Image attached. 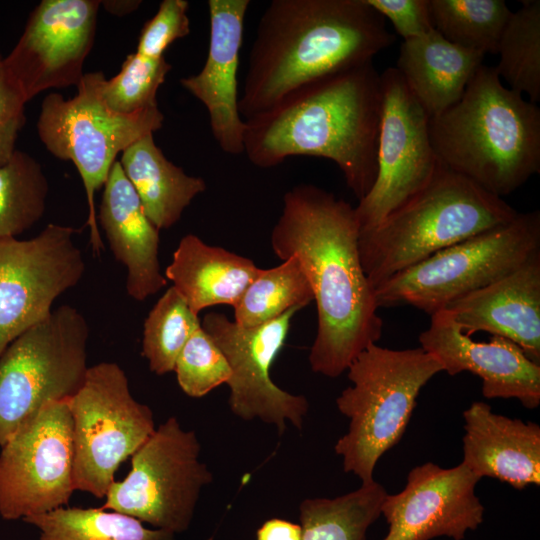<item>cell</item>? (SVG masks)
Instances as JSON below:
<instances>
[{
    "mask_svg": "<svg viewBox=\"0 0 540 540\" xmlns=\"http://www.w3.org/2000/svg\"><path fill=\"white\" fill-rule=\"evenodd\" d=\"M355 208L312 184L283 196L270 243L282 261L295 256L317 310V331L308 361L313 372L336 378L382 336L374 289L360 260Z\"/></svg>",
    "mask_w": 540,
    "mask_h": 540,
    "instance_id": "obj_1",
    "label": "cell"
},
{
    "mask_svg": "<svg viewBox=\"0 0 540 540\" xmlns=\"http://www.w3.org/2000/svg\"><path fill=\"white\" fill-rule=\"evenodd\" d=\"M381 104L373 63L323 76L245 120L243 153L264 169L292 156L329 159L359 201L377 176Z\"/></svg>",
    "mask_w": 540,
    "mask_h": 540,
    "instance_id": "obj_2",
    "label": "cell"
},
{
    "mask_svg": "<svg viewBox=\"0 0 540 540\" xmlns=\"http://www.w3.org/2000/svg\"><path fill=\"white\" fill-rule=\"evenodd\" d=\"M395 40L366 0H273L257 26L239 113L250 119L308 82L372 63Z\"/></svg>",
    "mask_w": 540,
    "mask_h": 540,
    "instance_id": "obj_3",
    "label": "cell"
},
{
    "mask_svg": "<svg viewBox=\"0 0 540 540\" xmlns=\"http://www.w3.org/2000/svg\"><path fill=\"white\" fill-rule=\"evenodd\" d=\"M438 161L503 197L540 172V110L481 65L461 99L430 118Z\"/></svg>",
    "mask_w": 540,
    "mask_h": 540,
    "instance_id": "obj_4",
    "label": "cell"
},
{
    "mask_svg": "<svg viewBox=\"0 0 540 540\" xmlns=\"http://www.w3.org/2000/svg\"><path fill=\"white\" fill-rule=\"evenodd\" d=\"M519 212L440 162L431 180L375 227L359 233L363 271L375 290L433 254L513 220Z\"/></svg>",
    "mask_w": 540,
    "mask_h": 540,
    "instance_id": "obj_5",
    "label": "cell"
},
{
    "mask_svg": "<svg viewBox=\"0 0 540 540\" xmlns=\"http://www.w3.org/2000/svg\"><path fill=\"white\" fill-rule=\"evenodd\" d=\"M442 366L421 347L389 349L369 345L347 369L350 386L336 398L348 418L347 432L334 445L345 473L374 481L379 459L402 438L417 397Z\"/></svg>",
    "mask_w": 540,
    "mask_h": 540,
    "instance_id": "obj_6",
    "label": "cell"
},
{
    "mask_svg": "<svg viewBox=\"0 0 540 540\" xmlns=\"http://www.w3.org/2000/svg\"><path fill=\"white\" fill-rule=\"evenodd\" d=\"M102 72L85 73L77 94L65 99L49 93L41 104L37 132L46 149L61 160L71 161L85 189L90 228V245L100 256L104 243L96 218L95 193L103 188L109 170L132 143L159 130L164 115L158 105L132 114L111 110L104 102Z\"/></svg>",
    "mask_w": 540,
    "mask_h": 540,
    "instance_id": "obj_7",
    "label": "cell"
},
{
    "mask_svg": "<svg viewBox=\"0 0 540 540\" xmlns=\"http://www.w3.org/2000/svg\"><path fill=\"white\" fill-rule=\"evenodd\" d=\"M540 254V212L447 247L395 274L374 290L378 308L410 305L429 315L507 276Z\"/></svg>",
    "mask_w": 540,
    "mask_h": 540,
    "instance_id": "obj_8",
    "label": "cell"
},
{
    "mask_svg": "<svg viewBox=\"0 0 540 540\" xmlns=\"http://www.w3.org/2000/svg\"><path fill=\"white\" fill-rule=\"evenodd\" d=\"M89 326L62 305L0 355V447L48 401L69 399L86 375Z\"/></svg>",
    "mask_w": 540,
    "mask_h": 540,
    "instance_id": "obj_9",
    "label": "cell"
},
{
    "mask_svg": "<svg viewBox=\"0 0 540 540\" xmlns=\"http://www.w3.org/2000/svg\"><path fill=\"white\" fill-rule=\"evenodd\" d=\"M68 404L75 490L105 498L121 463L155 431L153 412L132 396L126 373L114 362L89 366Z\"/></svg>",
    "mask_w": 540,
    "mask_h": 540,
    "instance_id": "obj_10",
    "label": "cell"
},
{
    "mask_svg": "<svg viewBox=\"0 0 540 540\" xmlns=\"http://www.w3.org/2000/svg\"><path fill=\"white\" fill-rule=\"evenodd\" d=\"M200 454L196 433L169 417L131 456L129 473L111 484L101 508L176 535L185 532L203 488L213 481Z\"/></svg>",
    "mask_w": 540,
    "mask_h": 540,
    "instance_id": "obj_11",
    "label": "cell"
},
{
    "mask_svg": "<svg viewBox=\"0 0 540 540\" xmlns=\"http://www.w3.org/2000/svg\"><path fill=\"white\" fill-rule=\"evenodd\" d=\"M73 467L68 399L48 401L1 447L0 516L24 520L65 507Z\"/></svg>",
    "mask_w": 540,
    "mask_h": 540,
    "instance_id": "obj_12",
    "label": "cell"
},
{
    "mask_svg": "<svg viewBox=\"0 0 540 540\" xmlns=\"http://www.w3.org/2000/svg\"><path fill=\"white\" fill-rule=\"evenodd\" d=\"M380 79L377 176L354 207L359 233L375 227L421 190L439 166L430 140V116L396 68H387Z\"/></svg>",
    "mask_w": 540,
    "mask_h": 540,
    "instance_id": "obj_13",
    "label": "cell"
},
{
    "mask_svg": "<svg viewBox=\"0 0 540 540\" xmlns=\"http://www.w3.org/2000/svg\"><path fill=\"white\" fill-rule=\"evenodd\" d=\"M293 307L277 318L255 327H242L219 312L207 313L201 321L204 331L224 354L231 377L228 406L244 421L258 419L283 434L290 423L301 430L309 410L305 396L278 387L271 379L272 364L285 344Z\"/></svg>",
    "mask_w": 540,
    "mask_h": 540,
    "instance_id": "obj_14",
    "label": "cell"
},
{
    "mask_svg": "<svg viewBox=\"0 0 540 540\" xmlns=\"http://www.w3.org/2000/svg\"><path fill=\"white\" fill-rule=\"evenodd\" d=\"M76 232L50 223L31 239L0 240V355L82 279L85 260L73 240Z\"/></svg>",
    "mask_w": 540,
    "mask_h": 540,
    "instance_id": "obj_15",
    "label": "cell"
},
{
    "mask_svg": "<svg viewBox=\"0 0 540 540\" xmlns=\"http://www.w3.org/2000/svg\"><path fill=\"white\" fill-rule=\"evenodd\" d=\"M99 0H43L4 57L10 77L28 102L39 93L77 86L95 39Z\"/></svg>",
    "mask_w": 540,
    "mask_h": 540,
    "instance_id": "obj_16",
    "label": "cell"
},
{
    "mask_svg": "<svg viewBox=\"0 0 540 540\" xmlns=\"http://www.w3.org/2000/svg\"><path fill=\"white\" fill-rule=\"evenodd\" d=\"M479 480L462 462L452 468L432 462L414 467L403 490L383 500L381 515L389 526L383 540H463L483 522L484 507L475 493Z\"/></svg>",
    "mask_w": 540,
    "mask_h": 540,
    "instance_id": "obj_17",
    "label": "cell"
},
{
    "mask_svg": "<svg viewBox=\"0 0 540 540\" xmlns=\"http://www.w3.org/2000/svg\"><path fill=\"white\" fill-rule=\"evenodd\" d=\"M430 316L429 327L419 335L420 347L436 357L442 372L454 376L468 371L479 376L485 398H515L527 409L539 406L540 364L516 343L501 336L477 342L447 309Z\"/></svg>",
    "mask_w": 540,
    "mask_h": 540,
    "instance_id": "obj_18",
    "label": "cell"
},
{
    "mask_svg": "<svg viewBox=\"0 0 540 540\" xmlns=\"http://www.w3.org/2000/svg\"><path fill=\"white\" fill-rule=\"evenodd\" d=\"M249 0H209V47L202 69L180 79L207 109L212 135L222 151L244 152L245 120L238 110L239 55Z\"/></svg>",
    "mask_w": 540,
    "mask_h": 540,
    "instance_id": "obj_19",
    "label": "cell"
},
{
    "mask_svg": "<svg viewBox=\"0 0 540 540\" xmlns=\"http://www.w3.org/2000/svg\"><path fill=\"white\" fill-rule=\"evenodd\" d=\"M445 309L468 336L485 331L507 338L540 364V254Z\"/></svg>",
    "mask_w": 540,
    "mask_h": 540,
    "instance_id": "obj_20",
    "label": "cell"
},
{
    "mask_svg": "<svg viewBox=\"0 0 540 540\" xmlns=\"http://www.w3.org/2000/svg\"><path fill=\"white\" fill-rule=\"evenodd\" d=\"M114 258L127 269V294L144 301L167 285L159 262V230L148 219L142 203L115 161L103 185L96 215Z\"/></svg>",
    "mask_w": 540,
    "mask_h": 540,
    "instance_id": "obj_21",
    "label": "cell"
},
{
    "mask_svg": "<svg viewBox=\"0 0 540 540\" xmlns=\"http://www.w3.org/2000/svg\"><path fill=\"white\" fill-rule=\"evenodd\" d=\"M462 463L480 479L491 477L521 490L540 485V427L492 411L482 401L464 412Z\"/></svg>",
    "mask_w": 540,
    "mask_h": 540,
    "instance_id": "obj_22",
    "label": "cell"
},
{
    "mask_svg": "<svg viewBox=\"0 0 540 540\" xmlns=\"http://www.w3.org/2000/svg\"><path fill=\"white\" fill-rule=\"evenodd\" d=\"M259 270L251 259L187 234L173 252L164 276L198 315L214 305L234 308Z\"/></svg>",
    "mask_w": 540,
    "mask_h": 540,
    "instance_id": "obj_23",
    "label": "cell"
},
{
    "mask_svg": "<svg viewBox=\"0 0 540 540\" xmlns=\"http://www.w3.org/2000/svg\"><path fill=\"white\" fill-rule=\"evenodd\" d=\"M484 56L449 42L433 29L403 41L395 68L431 118L461 99Z\"/></svg>",
    "mask_w": 540,
    "mask_h": 540,
    "instance_id": "obj_24",
    "label": "cell"
},
{
    "mask_svg": "<svg viewBox=\"0 0 540 540\" xmlns=\"http://www.w3.org/2000/svg\"><path fill=\"white\" fill-rule=\"evenodd\" d=\"M119 162L146 216L159 231L174 226L192 200L207 189L203 178L186 174L165 157L153 133L127 147Z\"/></svg>",
    "mask_w": 540,
    "mask_h": 540,
    "instance_id": "obj_25",
    "label": "cell"
},
{
    "mask_svg": "<svg viewBox=\"0 0 540 540\" xmlns=\"http://www.w3.org/2000/svg\"><path fill=\"white\" fill-rule=\"evenodd\" d=\"M386 495L374 480L334 498L304 499L299 505L301 540H366Z\"/></svg>",
    "mask_w": 540,
    "mask_h": 540,
    "instance_id": "obj_26",
    "label": "cell"
},
{
    "mask_svg": "<svg viewBox=\"0 0 540 540\" xmlns=\"http://www.w3.org/2000/svg\"><path fill=\"white\" fill-rule=\"evenodd\" d=\"M23 521L39 530V540H177L172 532L101 507H60Z\"/></svg>",
    "mask_w": 540,
    "mask_h": 540,
    "instance_id": "obj_27",
    "label": "cell"
},
{
    "mask_svg": "<svg viewBox=\"0 0 540 540\" xmlns=\"http://www.w3.org/2000/svg\"><path fill=\"white\" fill-rule=\"evenodd\" d=\"M314 300L299 260L291 256L278 266L261 269L234 307V322L255 327L293 307L302 309Z\"/></svg>",
    "mask_w": 540,
    "mask_h": 540,
    "instance_id": "obj_28",
    "label": "cell"
},
{
    "mask_svg": "<svg viewBox=\"0 0 540 540\" xmlns=\"http://www.w3.org/2000/svg\"><path fill=\"white\" fill-rule=\"evenodd\" d=\"M494 67L513 91L540 100V1L522 0L512 12L501 34Z\"/></svg>",
    "mask_w": 540,
    "mask_h": 540,
    "instance_id": "obj_29",
    "label": "cell"
},
{
    "mask_svg": "<svg viewBox=\"0 0 540 540\" xmlns=\"http://www.w3.org/2000/svg\"><path fill=\"white\" fill-rule=\"evenodd\" d=\"M434 29L449 42L482 54H497L512 13L504 0H429Z\"/></svg>",
    "mask_w": 540,
    "mask_h": 540,
    "instance_id": "obj_30",
    "label": "cell"
},
{
    "mask_svg": "<svg viewBox=\"0 0 540 540\" xmlns=\"http://www.w3.org/2000/svg\"><path fill=\"white\" fill-rule=\"evenodd\" d=\"M48 181L40 163L16 150L0 166V240L16 238L43 216Z\"/></svg>",
    "mask_w": 540,
    "mask_h": 540,
    "instance_id": "obj_31",
    "label": "cell"
},
{
    "mask_svg": "<svg viewBox=\"0 0 540 540\" xmlns=\"http://www.w3.org/2000/svg\"><path fill=\"white\" fill-rule=\"evenodd\" d=\"M201 321L184 298L169 287L149 311L143 326L142 355L156 375L174 371L176 359Z\"/></svg>",
    "mask_w": 540,
    "mask_h": 540,
    "instance_id": "obj_32",
    "label": "cell"
},
{
    "mask_svg": "<svg viewBox=\"0 0 540 540\" xmlns=\"http://www.w3.org/2000/svg\"><path fill=\"white\" fill-rule=\"evenodd\" d=\"M171 68L165 57L153 59L136 52L129 54L119 73L103 83L105 104L121 114H132L158 105V89Z\"/></svg>",
    "mask_w": 540,
    "mask_h": 540,
    "instance_id": "obj_33",
    "label": "cell"
},
{
    "mask_svg": "<svg viewBox=\"0 0 540 540\" xmlns=\"http://www.w3.org/2000/svg\"><path fill=\"white\" fill-rule=\"evenodd\" d=\"M174 371L181 390L201 398L231 377V368L219 347L200 326L179 353Z\"/></svg>",
    "mask_w": 540,
    "mask_h": 540,
    "instance_id": "obj_34",
    "label": "cell"
},
{
    "mask_svg": "<svg viewBox=\"0 0 540 540\" xmlns=\"http://www.w3.org/2000/svg\"><path fill=\"white\" fill-rule=\"evenodd\" d=\"M187 9L185 0L162 1L156 14L143 26L135 52L153 59L164 57L170 44L190 33Z\"/></svg>",
    "mask_w": 540,
    "mask_h": 540,
    "instance_id": "obj_35",
    "label": "cell"
},
{
    "mask_svg": "<svg viewBox=\"0 0 540 540\" xmlns=\"http://www.w3.org/2000/svg\"><path fill=\"white\" fill-rule=\"evenodd\" d=\"M22 91L10 77L4 57L0 54V166L6 164L16 151L18 133L25 123V104Z\"/></svg>",
    "mask_w": 540,
    "mask_h": 540,
    "instance_id": "obj_36",
    "label": "cell"
},
{
    "mask_svg": "<svg viewBox=\"0 0 540 540\" xmlns=\"http://www.w3.org/2000/svg\"><path fill=\"white\" fill-rule=\"evenodd\" d=\"M405 40L423 36L434 29L429 0H366Z\"/></svg>",
    "mask_w": 540,
    "mask_h": 540,
    "instance_id": "obj_37",
    "label": "cell"
},
{
    "mask_svg": "<svg viewBox=\"0 0 540 540\" xmlns=\"http://www.w3.org/2000/svg\"><path fill=\"white\" fill-rule=\"evenodd\" d=\"M300 524L281 518L266 520L256 531V540H301Z\"/></svg>",
    "mask_w": 540,
    "mask_h": 540,
    "instance_id": "obj_38",
    "label": "cell"
},
{
    "mask_svg": "<svg viewBox=\"0 0 540 540\" xmlns=\"http://www.w3.org/2000/svg\"><path fill=\"white\" fill-rule=\"evenodd\" d=\"M140 4L141 1L138 0L101 1V5H103L108 12L118 16L135 11Z\"/></svg>",
    "mask_w": 540,
    "mask_h": 540,
    "instance_id": "obj_39",
    "label": "cell"
}]
</instances>
